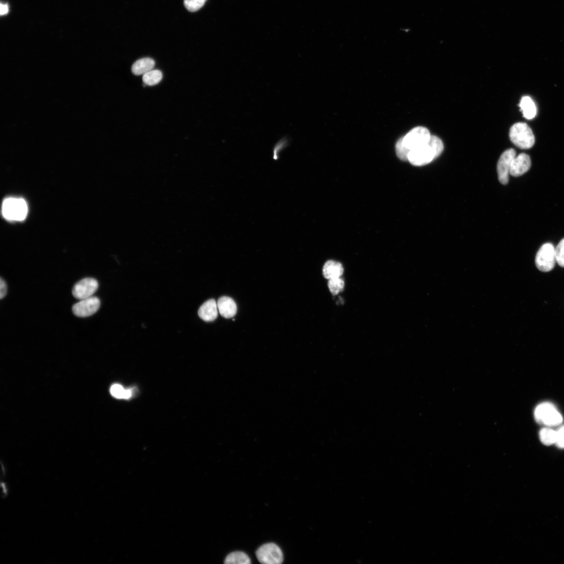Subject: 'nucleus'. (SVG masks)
Here are the masks:
<instances>
[{
  "mask_svg": "<svg viewBox=\"0 0 564 564\" xmlns=\"http://www.w3.org/2000/svg\"><path fill=\"white\" fill-rule=\"evenodd\" d=\"M520 107L523 112L524 117L528 120L534 118L537 114V107L531 97H523L521 101Z\"/></svg>",
  "mask_w": 564,
  "mask_h": 564,
  "instance_id": "dca6fc26",
  "label": "nucleus"
},
{
  "mask_svg": "<svg viewBox=\"0 0 564 564\" xmlns=\"http://www.w3.org/2000/svg\"><path fill=\"white\" fill-rule=\"evenodd\" d=\"M532 166V161L530 156L521 153L514 158L510 169V174L514 177L522 176L527 173Z\"/></svg>",
  "mask_w": 564,
  "mask_h": 564,
  "instance_id": "9b49d317",
  "label": "nucleus"
},
{
  "mask_svg": "<svg viewBox=\"0 0 564 564\" xmlns=\"http://www.w3.org/2000/svg\"><path fill=\"white\" fill-rule=\"evenodd\" d=\"M98 283L93 278H85L77 282L72 290L73 296L80 300L91 297L97 290Z\"/></svg>",
  "mask_w": 564,
  "mask_h": 564,
  "instance_id": "1a4fd4ad",
  "label": "nucleus"
},
{
  "mask_svg": "<svg viewBox=\"0 0 564 564\" xmlns=\"http://www.w3.org/2000/svg\"><path fill=\"white\" fill-rule=\"evenodd\" d=\"M217 303L219 311L222 316L225 318H231L235 316L238 308L232 298L223 296L219 299Z\"/></svg>",
  "mask_w": 564,
  "mask_h": 564,
  "instance_id": "ddd939ff",
  "label": "nucleus"
},
{
  "mask_svg": "<svg viewBox=\"0 0 564 564\" xmlns=\"http://www.w3.org/2000/svg\"><path fill=\"white\" fill-rule=\"evenodd\" d=\"M7 294V285L5 282L1 278L0 280V298L3 299Z\"/></svg>",
  "mask_w": 564,
  "mask_h": 564,
  "instance_id": "a878e982",
  "label": "nucleus"
},
{
  "mask_svg": "<svg viewBox=\"0 0 564 564\" xmlns=\"http://www.w3.org/2000/svg\"><path fill=\"white\" fill-rule=\"evenodd\" d=\"M207 0H185L184 4L190 12H196L205 4Z\"/></svg>",
  "mask_w": 564,
  "mask_h": 564,
  "instance_id": "4be33fe9",
  "label": "nucleus"
},
{
  "mask_svg": "<svg viewBox=\"0 0 564 564\" xmlns=\"http://www.w3.org/2000/svg\"><path fill=\"white\" fill-rule=\"evenodd\" d=\"M511 141L522 149L532 148L535 143V137L531 128L524 122H518L511 127L510 132Z\"/></svg>",
  "mask_w": 564,
  "mask_h": 564,
  "instance_id": "f03ea898",
  "label": "nucleus"
},
{
  "mask_svg": "<svg viewBox=\"0 0 564 564\" xmlns=\"http://www.w3.org/2000/svg\"><path fill=\"white\" fill-rule=\"evenodd\" d=\"M4 218L10 221H21L25 219L28 213L26 201L21 198H9L3 202L2 208Z\"/></svg>",
  "mask_w": 564,
  "mask_h": 564,
  "instance_id": "7ed1b4c3",
  "label": "nucleus"
},
{
  "mask_svg": "<svg viewBox=\"0 0 564 564\" xmlns=\"http://www.w3.org/2000/svg\"><path fill=\"white\" fill-rule=\"evenodd\" d=\"M225 564H250L251 560L245 553L241 551H236L231 553L226 558Z\"/></svg>",
  "mask_w": 564,
  "mask_h": 564,
  "instance_id": "f3484780",
  "label": "nucleus"
},
{
  "mask_svg": "<svg viewBox=\"0 0 564 564\" xmlns=\"http://www.w3.org/2000/svg\"><path fill=\"white\" fill-rule=\"evenodd\" d=\"M344 272L343 266L333 261L326 262L323 268V275L328 280L341 278Z\"/></svg>",
  "mask_w": 564,
  "mask_h": 564,
  "instance_id": "4468645a",
  "label": "nucleus"
},
{
  "mask_svg": "<svg viewBox=\"0 0 564 564\" xmlns=\"http://www.w3.org/2000/svg\"><path fill=\"white\" fill-rule=\"evenodd\" d=\"M540 438L541 442L546 446L556 444L557 431L549 428H543L540 432Z\"/></svg>",
  "mask_w": 564,
  "mask_h": 564,
  "instance_id": "6ab92c4d",
  "label": "nucleus"
},
{
  "mask_svg": "<svg viewBox=\"0 0 564 564\" xmlns=\"http://www.w3.org/2000/svg\"><path fill=\"white\" fill-rule=\"evenodd\" d=\"M155 63L154 60L145 58L135 62L132 66V72L135 75H143L153 70Z\"/></svg>",
  "mask_w": 564,
  "mask_h": 564,
  "instance_id": "2eb2a0df",
  "label": "nucleus"
},
{
  "mask_svg": "<svg viewBox=\"0 0 564 564\" xmlns=\"http://www.w3.org/2000/svg\"><path fill=\"white\" fill-rule=\"evenodd\" d=\"M444 149L442 140L435 135L426 144L411 151L408 161L413 166H422L431 163L441 155Z\"/></svg>",
  "mask_w": 564,
  "mask_h": 564,
  "instance_id": "f257e3e1",
  "label": "nucleus"
},
{
  "mask_svg": "<svg viewBox=\"0 0 564 564\" xmlns=\"http://www.w3.org/2000/svg\"><path fill=\"white\" fill-rule=\"evenodd\" d=\"M556 261L555 248L551 243H546L539 250L536 257V265L541 272H550L555 267Z\"/></svg>",
  "mask_w": 564,
  "mask_h": 564,
  "instance_id": "423d86ee",
  "label": "nucleus"
},
{
  "mask_svg": "<svg viewBox=\"0 0 564 564\" xmlns=\"http://www.w3.org/2000/svg\"><path fill=\"white\" fill-rule=\"evenodd\" d=\"M163 78L162 72L158 70H152L143 75L142 80L146 85L154 86L160 83Z\"/></svg>",
  "mask_w": 564,
  "mask_h": 564,
  "instance_id": "a211bd4d",
  "label": "nucleus"
},
{
  "mask_svg": "<svg viewBox=\"0 0 564 564\" xmlns=\"http://www.w3.org/2000/svg\"><path fill=\"white\" fill-rule=\"evenodd\" d=\"M259 562L265 564H280L283 563V552L280 548L274 543L266 544L256 551Z\"/></svg>",
  "mask_w": 564,
  "mask_h": 564,
  "instance_id": "0eeeda50",
  "label": "nucleus"
},
{
  "mask_svg": "<svg viewBox=\"0 0 564 564\" xmlns=\"http://www.w3.org/2000/svg\"><path fill=\"white\" fill-rule=\"evenodd\" d=\"M516 156L515 150L510 149L505 151L500 158L497 170L499 179L503 185H507L509 182L511 167Z\"/></svg>",
  "mask_w": 564,
  "mask_h": 564,
  "instance_id": "9d476101",
  "label": "nucleus"
},
{
  "mask_svg": "<svg viewBox=\"0 0 564 564\" xmlns=\"http://www.w3.org/2000/svg\"><path fill=\"white\" fill-rule=\"evenodd\" d=\"M0 12H1V13H0V14H1V15H4L6 14L8 12V5H6V4H1V11H0Z\"/></svg>",
  "mask_w": 564,
  "mask_h": 564,
  "instance_id": "bb28decb",
  "label": "nucleus"
},
{
  "mask_svg": "<svg viewBox=\"0 0 564 564\" xmlns=\"http://www.w3.org/2000/svg\"><path fill=\"white\" fill-rule=\"evenodd\" d=\"M218 311L217 302L212 299L202 304L199 309L198 314L199 317L203 320L211 322L217 319Z\"/></svg>",
  "mask_w": 564,
  "mask_h": 564,
  "instance_id": "f8f14e48",
  "label": "nucleus"
},
{
  "mask_svg": "<svg viewBox=\"0 0 564 564\" xmlns=\"http://www.w3.org/2000/svg\"><path fill=\"white\" fill-rule=\"evenodd\" d=\"M431 133L426 128L417 127L412 129L404 137L401 138L402 144L409 152L429 141Z\"/></svg>",
  "mask_w": 564,
  "mask_h": 564,
  "instance_id": "39448f33",
  "label": "nucleus"
},
{
  "mask_svg": "<svg viewBox=\"0 0 564 564\" xmlns=\"http://www.w3.org/2000/svg\"><path fill=\"white\" fill-rule=\"evenodd\" d=\"M556 444L560 448H564V426L560 428L557 431Z\"/></svg>",
  "mask_w": 564,
  "mask_h": 564,
  "instance_id": "393cba45",
  "label": "nucleus"
},
{
  "mask_svg": "<svg viewBox=\"0 0 564 564\" xmlns=\"http://www.w3.org/2000/svg\"><path fill=\"white\" fill-rule=\"evenodd\" d=\"M100 301L97 297H91L81 300L74 304L72 311L74 315L78 317H88L91 316L99 309Z\"/></svg>",
  "mask_w": 564,
  "mask_h": 564,
  "instance_id": "6e6552de",
  "label": "nucleus"
},
{
  "mask_svg": "<svg viewBox=\"0 0 564 564\" xmlns=\"http://www.w3.org/2000/svg\"><path fill=\"white\" fill-rule=\"evenodd\" d=\"M110 392L113 396L118 399H129L132 394L131 390H126L118 384L113 385L110 388Z\"/></svg>",
  "mask_w": 564,
  "mask_h": 564,
  "instance_id": "aec40b11",
  "label": "nucleus"
},
{
  "mask_svg": "<svg viewBox=\"0 0 564 564\" xmlns=\"http://www.w3.org/2000/svg\"><path fill=\"white\" fill-rule=\"evenodd\" d=\"M344 285V282L341 278L329 280L328 284L330 292L334 295H337L342 291Z\"/></svg>",
  "mask_w": 564,
  "mask_h": 564,
  "instance_id": "412c9836",
  "label": "nucleus"
},
{
  "mask_svg": "<svg viewBox=\"0 0 564 564\" xmlns=\"http://www.w3.org/2000/svg\"><path fill=\"white\" fill-rule=\"evenodd\" d=\"M535 416L538 423L548 426H558L563 422L562 416L555 406L550 402L539 404L535 410Z\"/></svg>",
  "mask_w": 564,
  "mask_h": 564,
  "instance_id": "20e7f679",
  "label": "nucleus"
},
{
  "mask_svg": "<svg viewBox=\"0 0 564 564\" xmlns=\"http://www.w3.org/2000/svg\"><path fill=\"white\" fill-rule=\"evenodd\" d=\"M556 261L561 267L564 268V239L555 248Z\"/></svg>",
  "mask_w": 564,
  "mask_h": 564,
  "instance_id": "5701e85b",
  "label": "nucleus"
},
{
  "mask_svg": "<svg viewBox=\"0 0 564 564\" xmlns=\"http://www.w3.org/2000/svg\"><path fill=\"white\" fill-rule=\"evenodd\" d=\"M396 150L397 156L400 160L404 161H408L409 151L403 145L401 138L396 144Z\"/></svg>",
  "mask_w": 564,
  "mask_h": 564,
  "instance_id": "b1692460",
  "label": "nucleus"
}]
</instances>
